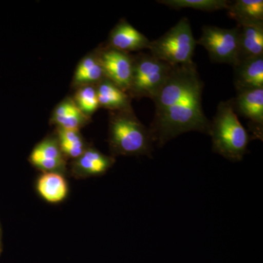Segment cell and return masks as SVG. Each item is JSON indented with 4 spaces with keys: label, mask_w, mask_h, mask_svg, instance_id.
<instances>
[{
    "label": "cell",
    "mask_w": 263,
    "mask_h": 263,
    "mask_svg": "<svg viewBox=\"0 0 263 263\" xmlns=\"http://www.w3.org/2000/svg\"><path fill=\"white\" fill-rule=\"evenodd\" d=\"M203 88L196 64L173 66L153 100L155 113L149 129L157 146L188 132L209 135L211 122L202 108Z\"/></svg>",
    "instance_id": "obj_1"
},
{
    "label": "cell",
    "mask_w": 263,
    "mask_h": 263,
    "mask_svg": "<svg viewBox=\"0 0 263 263\" xmlns=\"http://www.w3.org/2000/svg\"><path fill=\"white\" fill-rule=\"evenodd\" d=\"M108 143L113 156H152L153 136L143 125L133 108L110 112Z\"/></svg>",
    "instance_id": "obj_2"
},
{
    "label": "cell",
    "mask_w": 263,
    "mask_h": 263,
    "mask_svg": "<svg viewBox=\"0 0 263 263\" xmlns=\"http://www.w3.org/2000/svg\"><path fill=\"white\" fill-rule=\"evenodd\" d=\"M213 152L233 162H238L247 152L250 136L233 110L231 99L220 102L211 122Z\"/></svg>",
    "instance_id": "obj_3"
},
{
    "label": "cell",
    "mask_w": 263,
    "mask_h": 263,
    "mask_svg": "<svg viewBox=\"0 0 263 263\" xmlns=\"http://www.w3.org/2000/svg\"><path fill=\"white\" fill-rule=\"evenodd\" d=\"M197 41L194 37L190 20L186 17L155 41H151L150 53L172 66L193 63Z\"/></svg>",
    "instance_id": "obj_4"
},
{
    "label": "cell",
    "mask_w": 263,
    "mask_h": 263,
    "mask_svg": "<svg viewBox=\"0 0 263 263\" xmlns=\"http://www.w3.org/2000/svg\"><path fill=\"white\" fill-rule=\"evenodd\" d=\"M134 57L133 77L128 94L131 98H155L168 77L172 65L152 56L140 52Z\"/></svg>",
    "instance_id": "obj_5"
},
{
    "label": "cell",
    "mask_w": 263,
    "mask_h": 263,
    "mask_svg": "<svg viewBox=\"0 0 263 263\" xmlns=\"http://www.w3.org/2000/svg\"><path fill=\"white\" fill-rule=\"evenodd\" d=\"M239 32L238 25L233 29L203 26L197 44L206 49L212 62L228 64L234 67L238 62Z\"/></svg>",
    "instance_id": "obj_6"
},
{
    "label": "cell",
    "mask_w": 263,
    "mask_h": 263,
    "mask_svg": "<svg viewBox=\"0 0 263 263\" xmlns=\"http://www.w3.org/2000/svg\"><path fill=\"white\" fill-rule=\"evenodd\" d=\"M105 77L128 92L133 77L134 57L105 46L97 50Z\"/></svg>",
    "instance_id": "obj_7"
},
{
    "label": "cell",
    "mask_w": 263,
    "mask_h": 263,
    "mask_svg": "<svg viewBox=\"0 0 263 263\" xmlns=\"http://www.w3.org/2000/svg\"><path fill=\"white\" fill-rule=\"evenodd\" d=\"M233 110L253 124V133L262 138L263 127V88L237 91L231 99Z\"/></svg>",
    "instance_id": "obj_8"
},
{
    "label": "cell",
    "mask_w": 263,
    "mask_h": 263,
    "mask_svg": "<svg viewBox=\"0 0 263 263\" xmlns=\"http://www.w3.org/2000/svg\"><path fill=\"white\" fill-rule=\"evenodd\" d=\"M150 43L148 37L137 30L127 20L123 19L110 31L106 46L130 53V52L148 49Z\"/></svg>",
    "instance_id": "obj_9"
},
{
    "label": "cell",
    "mask_w": 263,
    "mask_h": 263,
    "mask_svg": "<svg viewBox=\"0 0 263 263\" xmlns=\"http://www.w3.org/2000/svg\"><path fill=\"white\" fill-rule=\"evenodd\" d=\"M233 67L237 91L263 88V56L241 60Z\"/></svg>",
    "instance_id": "obj_10"
},
{
    "label": "cell",
    "mask_w": 263,
    "mask_h": 263,
    "mask_svg": "<svg viewBox=\"0 0 263 263\" xmlns=\"http://www.w3.org/2000/svg\"><path fill=\"white\" fill-rule=\"evenodd\" d=\"M30 162L46 173L60 171L65 165V160L58 141L47 138L38 143L31 153Z\"/></svg>",
    "instance_id": "obj_11"
},
{
    "label": "cell",
    "mask_w": 263,
    "mask_h": 263,
    "mask_svg": "<svg viewBox=\"0 0 263 263\" xmlns=\"http://www.w3.org/2000/svg\"><path fill=\"white\" fill-rule=\"evenodd\" d=\"M115 162L113 157L107 156L95 148H86L81 157L76 159L73 171L80 176H100L105 174Z\"/></svg>",
    "instance_id": "obj_12"
},
{
    "label": "cell",
    "mask_w": 263,
    "mask_h": 263,
    "mask_svg": "<svg viewBox=\"0 0 263 263\" xmlns=\"http://www.w3.org/2000/svg\"><path fill=\"white\" fill-rule=\"evenodd\" d=\"M100 107L111 111H120L132 108L131 97L106 78L96 86Z\"/></svg>",
    "instance_id": "obj_13"
},
{
    "label": "cell",
    "mask_w": 263,
    "mask_h": 263,
    "mask_svg": "<svg viewBox=\"0 0 263 263\" xmlns=\"http://www.w3.org/2000/svg\"><path fill=\"white\" fill-rule=\"evenodd\" d=\"M239 27L238 62L263 56V23Z\"/></svg>",
    "instance_id": "obj_14"
},
{
    "label": "cell",
    "mask_w": 263,
    "mask_h": 263,
    "mask_svg": "<svg viewBox=\"0 0 263 263\" xmlns=\"http://www.w3.org/2000/svg\"><path fill=\"white\" fill-rule=\"evenodd\" d=\"M52 120L61 129L79 131L89 122V117L81 111L73 100L67 98L55 108Z\"/></svg>",
    "instance_id": "obj_15"
},
{
    "label": "cell",
    "mask_w": 263,
    "mask_h": 263,
    "mask_svg": "<svg viewBox=\"0 0 263 263\" xmlns=\"http://www.w3.org/2000/svg\"><path fill=\"white\" fill-rule=\"evenodd\" d=\"M105 78L98 51H95L79 62L74 74L73 85L78 88L89 85L97 86Z\"/></svg>",
    "instance_id": "obj_16"
},
{
    "label": "cell",
    "mask_w": 263,
    "mask_h": 263,
    "mask_svg": "<svg viewBox=\"0 0 263 263\" xmlns=\"http://www.w3.org/2000/svg\"><path fill=\"white\" fill-rule=\"evenodd\" d=\"M228 11L238 25L263 23L262 0H236L230 3Z\"/></svg>",
    "instance_id": "obj_17"
},
{
    "label": "cell",
    "mask_w": 263,
    "mask_h": 263,
    "mask_svg": "<svg viewBox=\"0 0 263 263\" xmlns=\"http://www.w3.org/2000/svg\"><path fill=\"white\" fill-rule=\"evenodd\" d=\"M38 193L46 201L57 203L67 197L68 188L65 178L59 173H45L37 183Z\"/></svg>",
    "instance_id": "obj_18"
},
{
    "label": "cell",
    "mask_w": 263,
    "mask_h": 263,
    "mask_svg": "<svg viewBox=\"0 0 263 263\" xmlns=\"http://www.w3.org/2000/svg\"><path fill=\"white\" fill-rule=\"evenodd\" d=\"M157 2L174 9L190 8L206 12L228 10L231 3L228 0H158Z\"/></svg>",
    "instance_id": "obj_19"
},
{
    "label": "cell",
    "mask_w": 263,
    "mask_h": 263,
    "mask_svg": "<svg viewBox=\"0 0 263 263\" xmlns=\"http://www.w3.org/2000/svg\"><path fill=\"white\" fill-rule=\"evenodd\" d=\"M58 143L63 155L76 160L86 149L79 131L59 128Z\"/></svg>",
    "instance_id": "obj_20"
},
{
    "label": "cell",
    "mask_w": 263,
    "mask_h": 263,
    "mask_svg": "<svg viewBox=\"0 0 263 263\" xmlns=\"http://www.w3.org/2000/svg\"><path fill=\"white\" fill-rule=\"evenodd\" d=\"M73 101L81 111L89 117L100 107L96 86L89 85L78 88Z\"/></svg>",
    "instance_id": "obj_21"
}]
</instances>
